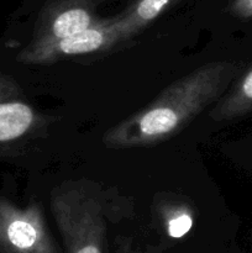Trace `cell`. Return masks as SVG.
I'll return each mask as SVG.
<instances>
[{"mask_svg": "<svg viewBox=\"0 0 252 253\" xmlns=\"http://www.w3.org/2000/svg\"><path fill=\"white\" fill-rule=\"evenodd\" d=\"M105 0H57L42 11L32 41H51L84 31L99 20L94 10Z\"/></svg>", "mask_w": 252, "mask_h": 253, "instance_id": "5b68a950", "label": "cell"}, {"mask_svg": "<svg viewBox=\"0 0 252 253\" xmlns=\"http://www.w3.org/2000/svg\"><path fill=\"white\" fill-rule=\"evenodd\" d=\"M239 72L240 67L231 62L203 64L163 89L142 110L106 131L103 143L108 148L126 150L169 140L217 103Z\"/></svg>", "mask_w": 252, "mask_h": 253, "instance_id": "6da1fadb", "label": "cell"}, {"mask_svg": "<svg viewBox=\"0 0 252 253\" xmlns=\"http://www.w3.org/2000/svg\"><path fill=\"white\" fill-rule=\"evenodd\" d=\"M163 226L169 239L178 240L188 234L194 225L193 211L184 205H175L163 211Z\"/></svg>", "mask_w": 252, "mask_h": 253, "instance_id": "9c48e42d", "label": "cell"}, {"mask_svg": "<svg viewBox=\"0 0 252 253\" xmlns=\"http://www.w3.org/2000/svg\"><path fill=\"white\" fill-rule=\"evenodd\" d=\"M21 94L19 84L6 74L0 73V103L2 101L17 100V96Z\"/></svg>", "mask_w": 252, "mask_h": 253, "instance_id": "30bf717a", "label": "cell"}, {"mask_svg": "<svg viewBox=\"0 0 252 253\" xmlns=\"http://www.w3.org/2000/svg\"><path fill=\"white\" fill-rule=\"evenodd\" d=\"M172 0H138L131 9L118 16V24L124 41L130 40L153 21Z\"/></svg>", "mask_w": 252, "mask_h": 253, "instance_id": "ba28073f", "label": "cell"}, {"mask_svg": "<svg viewBox=\"0 0 252 253\" xmlns=\"http://www.w3.org/2000/svg\"><path fill=\"white\" fill-rule=\"evenodd\" d=\"M31 105L20 100L0 103V143L12 142L29 135L41 123Z\"/></svg>", "mask_w": 252, "mask_h": 253, "instance_id": "8992f818", "label": "cell"}, {"mask_svg": "<svg viewBox=\"0 0 252 253\" xmlns=\"http://www.w3.org/2000/svg\"><path fill=\"white\" fill-rule=\"evenodd\" d=\"M114 253H141L140 250L135 246L132 239L128 237H120L115 245Z\"/></svg>", "mask_w": 252, "mask_h": 253, "instance_id": "7c38bea8", "label": "cell"}, {"mask_svg": "<svg viewBox=\"0 0 252 253\" xmlns=\"http://www.w3.org/2000/svg\"><path fill=\"white\" fill-rule=\"evenodd\" d=\"M229 11L240 20L252 19V0H231Z\"/></svg>", "mask_w": 252, "mask_h": 253, "instance_id": "8fae6325", "label": "cell"}, {"mask_svg": "<svg viewBox=\"0 0 252 253\" xmlns=\"http://www.w3.org/2000/svg\"><path fill=\"white\" fill-rule=\"evenodd\" d=\"M124 42L118 19L99 20L84 31L51 41H31L16 61L24 64H51L72 57L105 51Z\"/></svg>", "mask_w": 252, "mask_h": 253, "instance_id": "277c9868", "label": "cell"}, {"mask_svg": "<svg viewBox=\"0 0 252 253\" xmlns=\"http://www.w3.org/2000/svg\"><path fill=\"white\" fill-rule=\"evenodd\" d=\"M252 113V68H250L236 85L222 96L209 113L215 121H230Z\"/></svg>", "mask_w": 252, "mask_h": 253, "instance_id": "52a82bcc", "label": "cell"}, {"mask_svg": "<svg viewBox=\"0 0 252 253\" xmlns=\"http://www.w3.org/2000/svg\"><path fill=\"white\" fill-rule=\"evenodd\" d=\"M0 253H59L41 205L0 198Z\"/></svg>", "mask_w": 252, "mask_h": 253, "instance_id": "3957f363", "label": "cell"}, {"mask_svg": "<svg viewBox=\"0 0 252 253\" xmlns=\"http://www.w3.org/2000/svg\"><path fill=\"white\" fill-rule=\"evenodd\" d=\"M51 211L67 253H104V205L89 182H66L51 193Z\"/></svg>", "mask_w": 252, "mask_h": 253, "instance_id": "7a4b0ae2", "label": "cell"}]
</instances>
